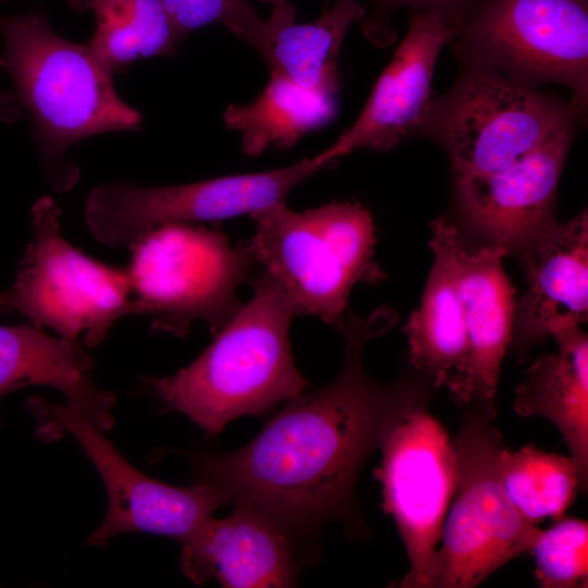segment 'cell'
Returning a JSON list of instances; mask_svg holds the SVG:
<instances>
[{
    "label": "cell",
    "instance_id": "1",
    "mask_svg": "<svg viewBox=\"0 0 588 588\" xmlns=\"http://www.w3.org/2000/svg\"><path fill=\"white\" fill-rule=\"evenodd\" d=\"M396 323L388 308L363 319L348 310L343 367L328 385L287 401L248 444L195 455L197 481L229 504H244L278 526L298 549L329 520L354 518L358 474L389 432L428 405L425 377L380 383L363 366L366 344Z\"/></svg>",
    "mask_w": 588,
    "mask_h": 588
},
{
    "label": "cell",
    "instance_id": "2",
    "mask_svg": "<svg viewBox=\"0 0 588 588\" xmlns=\"http://www.w3.org/2000/svg\"><path fill=\"white\" fill-rule=\"evenodd\" d=\"M0 70L30 114L47 180L54 191H68L78 177L65 162L69 147L96 134L138 130L142 115L117 94L113 72L87 45L58 35L40 8L0 15Z\"/></svg>",
    "mask_w": 588,
    "mask_h": 588
},
{
    "label": "cell",
    "instance_id": "3",
    "mask_svg": "<svg viewBox=\"0 0 588 588\" xmlns=\"http://www.w3.org/2000/svg\"><path fill=\"white\" fill-rule=\"evenodd\" d=\"M252 299L215 334L213 342L174 375L145 378L169 407L208 436L232 419L260 415L310 385L296 368L290 326L295 310L265 271L253 280Z\"/></svg>",
    "mask_w": 588,
    "mask_h": 588
},
{
    "label": "cell",
    "instance_id": "4",
    "mask_svg": "<svg viewBox=\"0 0 588 588\" xmlns=\"http://www.w3.org/2000/svg\"><path fill=\"white\" fill-rule=\"evenodd\" d=\"M246 242L289 297L296 315H310L343 330L352 289L387 278L375 259L371 213L357 203H331L304 212L285 204L253 213Z\"/></svg>",
    "mask_w": 588,
    "mask_h": 588
},
{
    "label": "cell",
    "instance_id": "5",
    "mask_svg": "<svg viewBox=\"0 0 588 588\" xmlns=\"http://www.w3.org/2000/svg\"><path fill=\"white\" fill-rule=\"evenodd\" d=\"M451 439L457 480L431 566L432 588H473L529 552L541 529L510 500L500 476L504 448L494 403L471 404Z\"/></svg>",
    "mask_w": 588,
    "mask_h": 588
},
{
    "label": "cell",
    "instance_id": "6",
    "mask_svg": "<svg viewBox=\"0 0 588 588\" xmlns=\"http://www.w3.org/2000/svg\"><path fill=\"white\" fill-rule=\"evenodd\" d=\"M130 250L136 315H147L154 332L179 338L196 320L220 331L241 308L237 289L256 264L246 242L233 246L218 230L193 223L159 225Z\"/></svg>",
    "mask_w": 588,
    "mask_h": 588
},
{
    "label": "cell",
    "instance_id": "7",
    "mask_svg": "<svg viewBox=\"0 0 588 588\" xmlns=\"http://www.w3.org/2000/svg\"><path fill=\"white\" fill-rule=\"evenodd\" d=\"M462 65L452 88L432 99L418 132L442 146L454 176L501 171L579 120L569 101L495 69Z\"/></svg>",
    "mask_w": 588,
    "mask_h": 588
},
{
    "label": "cell",
    "instance_id": "8",
    "mask_svg": "<svg viewBox=\"0 0 588 588\" xmlns=\"http://www.w3.org/2000/svg\"><path fill=\"white\" fill-rule=\"evenodd\" d=\"M60 210L50 199L32 209L33 236L15 275L0 292V314L19 313L37 327L95 347L113 324L135 314L126 268L98 261L60 234Z\"/></svg>",
    "mask_w": 588,
    "mask_h": 588
},
{
    "label": "cell",
    "instance_id": "9",
    "mask_svg": "<svg viewBox=\"0 0 588 588\" xmlns=\"http://www.w3.org/2000/svg\"><path fill=\"white\" fill-rule=\"evenodd\" d=\"M451 42L462 64L489 66L531 86H566L573 109L585 118L587 0H480Z\"/></svg>",
    "mask_w": 588,
    "mask_h": 588
},
{
    "label": "cell",
    "instance_id": "10",
    "mask_svg": "<svg viewBox=\"0 0 588 588\" xmlns=\"http://www.w3.org/2000/svg\"><path fill=\"white\" fill-rule=\"evenodd\" d=\"M332 163L316 155L278 170L161 187L115 181L91 189L84 218L99 243L130 249L159 225L252 216L285 204L298 184Z\"/></svg>",
    "mask_w": 588,
    "mask_h": 588
},
{
    "label": "cell",
    "instance_id": "11",
    "mask_svg": "<svg viewBox=\"0 0 588 588\" xmlns=\"http://www.w3.org/2000/svg\"><path fill=\"white\" fill-rule=\"evenodd\" d=\"M26 407L39 422L40 437L54 436L57 430L70 433L103 481L108 511L88 538L90 546H105L110 538L132 531L164 535L182 541L217 509L228 505L225 497L206 482L175 487L146 476L119 453L99 428L69 405L32 396Z\"/></svg>",
    "mask_w": 588,
    "mask_h": 588
},
{
    "label": "cell",
    "instance_id": "12",
    "mask_svg": "<svg viewBox=\"0 0 588 588\" xmlns=\"http://www.w3.org/2000/svg\"><path fill=\"white\" fill-rule=\"evenodd\" d=\"M380 448L375 476L382 487V509L395 522L409 562L395 586L432 588V560L457 480L451 438L425 406L403 418Z\"/></svg>",
    "mask_w": 588,
    "mask_h": 588
},
{
    "label": "cell",
    "instance_id": "13",
    "mask_svg": "<svg viewBox=\"0 0 588 588\" xmlns=\"http://www.w3.org/2000/svg\"><path fill=\"white\" fill-rule=\"evenodd\" d=\"M576 123H564L534 151L501 171L454 176L463 217L489 244L518 254L556 222L558 185Z\"/></svg>",
    "mask_w": 588,
    "mask_h": 588
},
{
    "label": "cell",
    "instance_id": "14",
    "mask_svg": "<svg viewBox=\"0 0 588 588\" xmlns=\"http://www.w3.org/2000/svg\"><path fill=\"white\" fill-rule=\"evenodd\" d=\"M455 30L453 24L433 12L411 11L406 35L356 121L318 156L334 162L359 149L389 151L418 135L432 101L431 81L438 57Z\"/></svg>",
    "mask_w": 588,
    "mask_h": 588
},
{
    "label": "cell",
    "instance_id": "15",
    "mask_svg": "<svg viewBox=\"0 0 588 588\" xmlns=\"http://www.w3.org/2000/svg\"><path fill=\"white\" fill-rule=\"evenodd\" d=\"M527 290L514 306L512 347L523 355L588 317V216L554 222L519 253Z\"/></svg>",
    "mask_w": 588,
    "mask_h": 588
},
{
    "label": "cell",
    "instance_id": "16",
    "mask_svg": "<svg viewBox=\"0 0 588 588\" xmlns=\"http://www.w3.org/2000/svg\"><path fill=\"white\" fill-rule=\"evenodd\" d=\"M225 518L204 520L181 541L180 566L197 585L215 577L222 587H292L297 548L271 520L244 504Z\"/></svg>",
    "mask_w": 588,
    "mask_h": 588
},
{
    "label": "cell",
    "instance_id": "17",
    "mask_svg": "<svg viewBox=\"0 0 588 588\" xmlns=\"http://www.w3.org/2000/svg\"><path fill=\"white\" fill-rule=\"evenodd\" d=\"M507 252L497 245L457 255L458 285L466 330V357L449 389L458 405L493 403L501 363L511 345L515 298L502 265Z\"/></svg>",
    "mask_w": 588,
    "mask_h": 588
},
{
    "label": "cell",
    "instance_id": "18",
    "mask_svg": "<svg viewBox=\"0 0 588 588\" xmlns=\"http://www.w3.org/2000/svg\"><path fill=\"white\" fill-rule=\"evenodd\" d=\"M93 368L94 359L78 340L48 335L33 323L0 326V400L25 385L51 387L106 431L114 421L115 396L96 385Z\"/></svg>",
    "mask_w": 588,
    "mask_h": 588
},
{
    "label": "cell",
    "instance_id": "19",
    "mask_svg": "<svg viewBox=\"0 0 588 588\" xmlns=\"http://www.w3.org/2000/svg\"><path fill=\"white\" fill-rule=\"evenodd\" d=\"M433 264L421 303L408 318L409 362L434 388L448 390L457 379L466 357V330L458 285L456 229L441 217L431 223Z\"/></svg>",
    "mask_w": 588,
    "mask_h": 588
},
{
    "label": "cell",
    "instance_id": "20",
    "mask_svg": "<svg viewBox=\"0 0 588 588\" xmlns=\"http://www.w3.org/2000/svg\"><path fill=\"white\" fill-rule=\"evenodd\" d=\"M558 351L538 357L516 388L514 411L522 417H542L563 437L577 462L583 492L588 483V338L579 326L552 335Z\"/></svg>",
    "mask_w": 588,
    "mask_h": 588
},
{
    "label": "cell",
    "instance_id": "21",
    "mask_svg": "<svg viewBox=\"0 0 588 588\" xmlns=\"http://www.w3.org/2000/svg\"><path fill=\"white\" fill-rule=\"evenodd\" d=\"M365 13L357 0H338L316 21L297 24L290 1L273 7L267 20L269 37L262 58L270 72L308 89L334 95L342 42L352 24Z\"/></svg>",
    "mask_w": 588,
    "mask_h": 588
},
{
    "label": "cell",
    "instance_id": "22",
    "mask_svg": "<svg viewBox=\"0 0 588 588\" xmlns=\"http://www.w3.org/2000/svg\"><path fill=\"white\" fill-rule=\"evenodd\" d=\"M334 95L303 87L270 72L266 87L248 105H230L223 122L241 135L243 151L256 157L268 148L286 149L335 115Z\"/></svg>",
    "mask_w": 588,
    "mask_h": 588
},
{
    "label": "cell",
    "instance_id": "23",
    "mask_svg": "<svg viewBox=\"0 0 588 588\" xmlns=\"http://www.w3.org/2000/svg\"><path fill=\"white\" fill-rule=\"evenodd\" d=\"M79 13L90 11L95 33L87 44L112 72L138 59L173 56L183 41L162 0H66Z\"/></svg>",
    "mask_w": 588,
    "mask_h": 588
},
{
    "label": "cell",
    "instance_id": "24",
    "mask_svg": "<svg viewBox=\"0 0 588 588\" xmlns=\"http://www.w3.org/2000/svg\"><path fill=\"white\" fill-rule=\"evenodd\" d=\"M503 487L518 512L536 525L544 518H562L583 492L577 462L569 455L547 453L532 443L517 451L505 446L500 453Z\"/></svg>",
    "mask_w": 588,
    "mask_h": 588
},
{
    "label": "cell",
    "instance_id": "25",
    "mask_svg": "<svg viewBox=\"0 0 588 588\" xmlns=\"http://www.w3.org/2000/svg\"><path fill=\"white\" fill-rule=\"evenodd\" d=\"M530 552L536 578L543 588L588 586V523L562 517L536 539Z\"/></svg>",
    "mask_w": 588,
    "mask_h": 588
},
{
    "label": "cell",
    "instance_id": "26",
    "mask_svg": "<svg viewBox=\"0 0 588 588\" xmlns=\"http://www.w3.org/2000/svg\"><path fill=\"white\" fill-rule=\"evenodd\" d=\"M179 36L210 24H221L264 56L269 37L264 20L248 0H162Z\"/></svg>",
    "mask_w": 588,
    "mask_h": 588
},
{
    "label": "cell",
    "instance_id": "27",
    "mask_svg": "<svg viewBox=\"0 0 588 588\" xmlns=\"http://www.w3.org/2000/svg\"><path fill=\"white\" fill-rule=\"evenodd\" d=\"M480 0H375L373 8L359 21L365 36L379 47L395 38L392 15L400 9L433 12L456 28Z\"/></svg>",
    "mask_w": 588,
    "mask_h": 588
},
{
    "label": "cell",
    "instance_id": "28",
    "mask_svg": "<svg viewBox=\"0 0 588 588\" xmlns=\"http://www.w3.org/2000/svg\"><path fill=\"white\" fill-rule=\"evenodd\" d=\"M261 1H264L266 3H270L273 7H277V5H281V4L285 3V2H287L289 0H261Z\"/></svg>",
    "mask_w": 588,
    "mask_h": 588
},
{
    "label": "cell",
    "instance_id": "29",
    "mask_svg": "<svg viewBox=\"0 0 588 588\" xmlns=\"http://www.w3.org/2000/svg\"><path fill=\"white\" fill-rule=\"evenodd\" d=\"M5 1H8V0H0V3L5 2Z\"/></svg>",
    "mask_w": 588,
    "mask_h": 588
}]
</instances>
